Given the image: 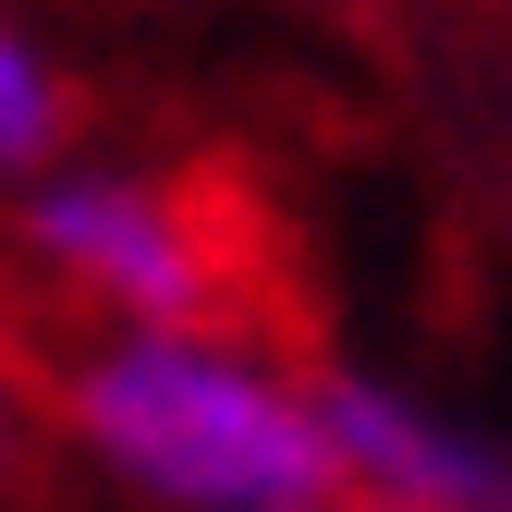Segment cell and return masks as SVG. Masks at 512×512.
Returning a JSON list of instances; mask_svg holds the SVG:
<instances>
[{"mask_svg": "<svg viewBox=\"0 0 512 512\" xmlns=\"http://www.w3.org/2000/svg\"><path fill=\"white\" fill-rule=\"evenodd\" d=\"M0 378L37 427H61L86 464H110L122 488H147L171 512H330L342 500L317 391H293L256 354L110 330V317L37 305L0 281Z\"/></svg>", "mask_w": 512, "mask_h": 512, "instance_id": "7a4b0ae2", "label": "cell"}, {"mask_svg": "<svg viewBox=\"0 0 512 512\" xmlns=\"http://www.w3.org/2000/svg\"><path fill=\"white\" fill-rule=\"evenodd\" d=\"M0 281L37 293V305L110 317V330H171V342H220V354H256V366H317L330 378L317 256L244 159L61 171L13 208Z\"/></svg>", "mask_w": 512, "mask_h": 512, "instance_id": "6da1fadb", "label": "cell"}, {"mask_svg": "<svg viewBox=\"0 0 512 512\" xmlns=\"http://www.w3.org/2000/svg\"><path fill=\"white\" fill-rule=\"evenodd\" d=\"M13 476H25V403H13V378H0V500H13Z\"/></svg>", "mask_w": 512, "mask_h": 512, "instance_id": "277c9868", "label": "cell"}, {"mask_svg": "<svg viewBox=\"0 0 512 512\" xmlns=\"http://www.w3.org/2000/svg\"><path fill=\"white\" fill-rule=\"evenodd\" d=\"M61 135H74V86L0 25V183H37L61 159Z\"/></svg>", "mask_w": 512, "mask_h": 512, "instance_id": "3957f363", "label": "cell"}]
</instances>
